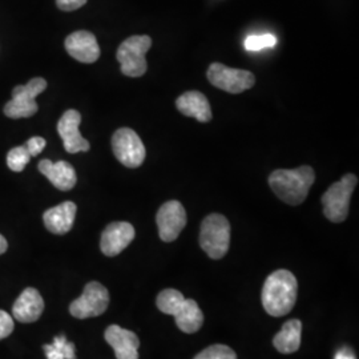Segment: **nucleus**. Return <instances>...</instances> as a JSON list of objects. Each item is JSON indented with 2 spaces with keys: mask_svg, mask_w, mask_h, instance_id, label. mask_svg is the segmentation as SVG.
<instances>
[{
  "mask_svg": "<svg viewBox=\"0 0 359 359\" xmlns=\"http://www.w3.org/2000/svg\"><path fill=\"white\" fill-rule=\"evenodd\" d=\"M231 224L222 215L213 213L204 218L200 231V245L208 256L221 259L229 250Z\"/></svg>",
  "mask_w": 359,
  "mask_h": 359,
  "instance_id": "20e7f679",
  "label": "nucleus"
},
{
  "mask_svg": "<svg viewBox=\"0 0 359 359\" xmlns=\"http://www.w3.org/2000/svg\"><path fill=\"white\" fill-rule=\"evenodd\" d=\"M7 248H8V244H7V240L0 234V255H3V253H6V250H7Z\"/></svg>",
  "mask_w": 359,
  "mask_h": 359,
  "instance_id": "c85d7f7f",
  "label": "nucleus"
},
{
  "mask_svg": "<svg viewBox=\"0 0 359 359\" xmlns=\"http://www.w3.org/2000/svg\"><path fill=\"white\" fill-rule=\"evenodd\" d=\"M358 184V177L354 173H347L338 182L323 193L321 201L323 213L332 222H344L348 216L351 194Z\"/></svg>",
  "mask_w": 359,
  "mask_h": 359,
  "instance_id": "39448f33",
  "label": "nucleus"
},
{
  "mask_svg": "<svg viewBox=\"0 0 359 359\" xmlns=\"http://www.w3.org/2000/svg\"><path fill=\"white\" fill-rule=\"evenodd\" d=\"M135 228L129 222L118 221L109 224L102 234L100 248L107 257H115L120 255L133 238H135Z\"/></svg>",
  "mask_w": 359,
  "mask_h": 359,
  "instance_id": "ddd939ff",
  "label": "nucleus"
},
{
  "mask_svg": "<svg viewBox=\"0 0 359 359\" xmlns=\"http://www.w3.org/2000/svg\"><path fill=\"white\" fill-rule=\"evenodd\" d=\"M77 208L75 203L65 201L60 205L53 206L43 215L44 225L53 234H65L72 229Z\"/></svg>",
  "mask_w": 359,
  "mask_h": 359,
  "instance_id": "a211bd4d",
  "label": "nucleus"
},
{
  "mask_svg": "<svg viewBox=\"0 0 359 359\" xmlns=\"http://www.w3.org/2000/svg\"><path fill=\"white\" fill-rule=\"evenodd\" d=\"M105 341L115 350L117 359H139V337L130 330H126L117 325H111L105 330Z\"/></svg>",
  "mask_w": 359,
  "mask_h": 359,
  "instance_id": "2eb2a0df",
  "label": "nucleus"
},
{
  "mask_svg": "<svg viewBox=\"0 0 359 359\" xmlns=\"http://www.w3.org/2000/svg\"><path fill=\"white\" fill-rule=\"evenodd\" d=\"M109 293L107 287L100 283H90L86 285L83 294L75 299L69 313L79 320L99 317L108 309Z\"/></svg>",
  "mask_w": 359,
  "mask_h": 359,
  "instance_id": "1a4fd4ad",
  "label": "nucleus"
},
{
  "mask_svg": "<svg viewBox=\"0 0 359 359\" xmlns=\"http://www.w3.org/2000/svg\"><path fill=\"white\" fill-rule=\"evenodd\" d=\"M46 144H47V142H46V140H44L43 137L35 136V137H31V139L25 144V148H26L27 152L31 154V157H35V156H38V154L43 152V149L46 148Z\"/></svg>",
  "mask_w": 359,
  "mask_h": 359,
  "instance_id": "a878e982",
  "label": "nucleus"
},
{
  "mask_svg": "<svg viewBox=\"0 0 359 359\" xmlns=\"http://www.w3.org/2000/svg\"><path fill=\"white\" fill-rule=\"evenodd\" d=\"M152 47V39L148 35H135L126 39L116 53L121 72L129 77H140L147 72L148 65L145 55Z\"/></svg>",
  "mask_w": 359,
  "mask_h": 359,
  "instance_id": "423d86ee",
  "label": "nucleus"
},
{
  "mask_svg": "<svg viewBox=\"0 0 359 359\" xmlns=\"http://www.w3.org/2000/svg\"><path fill=\"white\" fill-rule=\"evenodd\" d=\"M43 348L47 359H76L75 345L68 342L65 335L55 337L51 345H44Z\"/></svg>",
  "mask_w": 359,
  "mask_h": 359,
  "instance_id": "412c9836",
  "label": "nucleus"
},
{
  "mask_svg": "<svg viewBox=\"0 0 359 359\" xmlns=\"http://www.w3.org/2000/svg\"><path fill=\"white\" fill-rule=\"evenodd\" d=\"M302 322L290 320L283 323V329L273 338L274 347L283 354H293L301 346Z\"/></svg>",
  "mask_w": 359,
  "mask_h": 359,
  "instance_id": "aec40b11",
  "label": "nucleus"
},
{
  "mask_svg": "<svg viewBox=\"0 0 359 359\" xmlns=\"http://www.w3.org/2000/svg\"><path fill=\"white\" fill-rule=\"evenodd\" d=\"M206 76L212 86L229 93H243L256 84V76L252 72L231 68L221 63L209 65Z\"/></svg>",
  "mask_w": 359,
  "mask_h": 359,
  "instance_id": "6e6552de",
  "label": "nucleus"
},
{
  "mask_svg": "<svg viewBox=\"0 0 359 359\" xmlns=\"http://www.w3.org/2000/svg\"><path fill=\"white\" fill-rule=\"evenodd\" d=\"M112 149L116 158L127 168H139L147 151L139 135L130 128H120L112 136Z\"/></svg>",
  "mask_w": 359,
  "mask_h": 359,
  "instance_id": "9d476101",
  "label": "nucleus"
},
{
  "mask_svg": "<svg viewBox=\"0 0 359 359\" xmlns=\"http://www.w3.org/2000/svg\"><path fill=\"white\" fill-rule=\"evenodd\" d=\"M277 44V38L271 34L253 35L245 40V48L248 51H261L264 48H273Z\"/></svg>",
  "mask_w": 359,
  "mask_h": 359,
  "instance_id": "b1692460",
  "label": "nucleus"
},
{
  "mask_svg": "<svg viewBox=\"0 0 359 359\" xmlns=\"http://www.w3.org/2000/svg\"><path fill=\"white\" fill-rule=\"evenodd\" d=\"M298 283L289 270L273 271L262 287V306L271 317H283L294 308Z\"/></svg>",
  "mask_w": 359,
  "mask_h": 359,
  "instance_id": "f257e3e1",
  "label": "nucleus"
},
{
  "mask_svg": "<svg viewBox=\"0 0 359 359\" xmlns=\"http://www.w3.org/2000/svg\"><path fill=\"white\" fill-rule=\"evenodd\" d=\"M13 327H15V323H13V317L4 310H0V339H4L8 335H11Z\"/></svg>",
  "mask_w": 359,
  "mask_h": 359,
  "instance_id": "393cba45",
  "label": "nucleus"
},
{
  "mask_svg": "<svg viewBox=\"0 0 359 359\" xmlns=\"http://www.w3.org/2000/svg\"><path fill=\"white\" fill-rule=\"evenodd\" d=\"M44 310V301L36 289L27 287L19 295L13 306V316L16 321L31 323L38 321Z\"/></svg>",
  "mask_w": 359,
  "mask_h": 359,
  "instance_id": "dca6fc26",
  "label": "nucleus"
},
{
  "mask_svg": "<svg viewBox=\"0 0 359 359\" xmlns=\"http://www.w3.org/2000/svg\"><path fill=\"white\" fill-rule=\"evenodd\" d=\"M46 88L47 81L43 77H35L29 80L26 86L15 87L11 102L4 107V114L11 118H23L35 115L39 109L35 99Z\"/></svg>",
  "mask_w": 359,
  "mask_h": 359,
  "instance_id": "0eeeda50",
  "label": "nucleus"
},
{
  "mask_svg": "<svg viewBox=\"0 0 359 359\" xmlns=\"http://www.w3.org/2000/svg\"><path fill=\"white\" fill-rule=\"evenodd\" d=\"M39 170L50 180L52 185L59 191L67 192L76 185V172L67 161L52 163L51 160L46 158L39 163Z\"/></svg>",
  "mask_w": 359,
  "mask_h": 359,
  "instance_id": "f3484780",
  "label": "nucleus"
},
{
  "mask_svg": "<svg viewBox=\"0 0 359 359\" xmlns=\"http://www.w3.org/2000/svg\"><path fill=\"white\" fill-rule=\"evenodd\" d=\"M31 160V154L27 152L25 145L15 147L7 154V165L13 172H22Z\"/></svg>",
  "mask_w": 359,
  "mask_h": 359,
  "instance_id": "4be33fe9",
  "label": "nucleus"
},
{
  "mask_svg": "<svg viewBox=\"0 0 359 359\" xmlns=\"http://www.w3.org/2000/svg\"><path fill=\"white\" fill-rule=\"evenodd\" d=\"M156 305L161 313L173 316L177 327L184 333H197L204 323V314L197 302L185 298L176 289L163 290L157 295Z\"/></svg>",
  "mask_w": 359,
  "mask_h": 359,
  "instance_id": "7ed1b4c3",
  "label": "nucleus"
},
{
  "mask_svg": "<svg viewBox=\"0 0 359 359\" xmlns=\"http://www.w3.org/2000/svg\"><path fill=\"white\" fill-rule=\"evenodd\" d=\"M156 222L160 238L164 243H172L177 240L180 233L187 225V212L180 201L170 200L158 209Z\"/></svg>",
  "mask_w": 359,
  "mask_h": 359,
  "instance_id": "9b49d317",
  "label": "nucleus"
},
{
  "mask_svg": "<svg viewBox=\"0 0 359 359\" xmlns=\"http://www.w3.org/2000/svg\"><path fill=\"white\" fill-rule=\"evenodd\" d=\"M194 359H237V354L229 346L213 345L198 353Z\"/></svg>",
  "mask_w": 359,
  "mask_h": 359,
  "instance_id": "5701e85b",
  "label": "nucleus"
},
{
  "mask_svg": "<svg viewBox=\"0 0 359 359\" xmlns=\"http://www.w3.org/2000/svg\"><path fill=\"white\" fill-rule=\"evenodd\" d=\"M316 173L308 165L295 169H278L269 176V185L276 196L289 205H299L314 184Z\"/></svg>",
  "mask_w": 359,
  "mask_h": 359,
  "instance_id": "f03ea898",
  "label": "nucleus"
},
{
  "mask_svg": "<svg viewBox=\"0 0 359 359\" xmlns=\"http://www.w3.org/2000/svg\"><path fill=\"white\" fill-rule=\"evenodd\" d=\"M86 3H87V0H56L57 7H59L62 11H67V13L79 10V8L83 7Z\"/></svg>",
  "mask_w": 359,
  "mask_h": 359,
  "instance_id": "bb28decb",
  "label": "nucleus"
},
{
  "mask_svg": "<svg viewBox=\"0 0 359 359\" xmlns=\"http://www.w3.org/2000/svg\"><path fill=\"white\" fill-rule=\"evenodd\" d=\"M176 107L182 115L194 117L200 123H208L212 120L210 104L205 95L198 90H189L181 95L176 100Z\"/></svg>",
  "mask_w": 359,
  "mask_h": 359,
  "instance_id": "6ab92c4d",
  "label": "nucleus"
},
{
  "mask_svg": "<svg viewBox=\"0 0 359 359\" xmlns=\"http://www.w3.org/2000/svg\"><path fill=\"white\" fill-rule=\"evenodd\" d=\"M80 123H81V116L75 109L65 111L57 123V132L63 140L65 149L68 154H79V152L90 151V142L81 136L79 130Z\"/></svg>",
  "mask_w": 359,
  "mask_h": 359,
  "instance_id": "f8f14e48",
  "label": "nucleus"
},
{
  "mask_svg": "<svg viewBox=\"0 0 359 359\" xmlns=\"http://www.w3.org/2000/svg\"><path fill=\"white\" fill-rule=\"evenodd\" d=\"M334 359H357L355 358V355H354V353L348 348V347H342L341 350H338L337 353H335V357Z\"/></svg>",
  "mask_w": 359,
  "mask_h": 359,
  "instance_id": "cd10ccee",
  "label": "nucleus"
},
{
  "mask_svg": "<svg viewBox=\"0 0 359 359\" xmlns=\"http://www.w3.org/2000/svg\"><path fill=\"white\" fill-rule=\"evenodd\" d=\"M65 50L80 63H95L100 57V47L90 31H76L65 39Z\"/></svg>",
  "mask_w": 359,
  "mask_h": 359,
  "instance_id": "4468645a",
  "label": "nucleus"
}]
</instances>
